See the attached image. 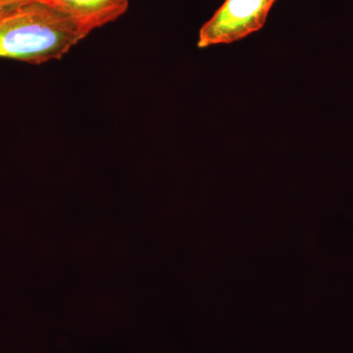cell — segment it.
Instances as JSON below:
<instances>
[{
	"mask_svg": "<svg viewBox=\"0 0 353 353\" xmlns=\"http://www.w3.org/2000/svg\"><path fill=\"white\" fill-rule=\"evenodd\" d=\"M75 21L41 1L0 7V58L41 64L87 38Z\"/></svg>",
	"mask_w": 353,
	"mask_h": 353,
	"instance_id": "1",
	"label": "cell"
},
{
	"mask_svg": "<svg viewBox=\"0 0 353 353\" xmlns=\"http://www.w3.org/2000/svg\"><path fill=\"white\" fill-rule=\"evenodd\" d=\"M276 0H225L203 26L197 46L206 48L230 44L259 32L266 23Z\"/></svg>",
	"mask_w": 353,
	"mask_h": 353,
	"instance_id": "2",
	"label": "cell"
},
{
	"mask_svg": "<svg viewBox=\"0 0 353 353\" xmlns=\"http://www.w3.org/2000/svg\"><path fill=\"white\" fill-rule=\"evenodd\" d=\"M68 16L90 34L124 15L129 0H39Z\"/></svg>",
	"mask_w": 353,
	"mask_h": 353,
	"instance_id": "3",
	"label": "cell"
},
{
	"mask_svg": "<svg viewBox=\"0 0 353 353\" xmlns=\"http://www.w3.org/2000/svg\"><path fill=\"white\" fill-rule=\"evenodd\" d=\"M39 1V0H0V7L13 6V4L24 3V2Z\"/></svg>",
	"mask_w": 353,
	"mask_h": 353,
	"instance_id": "4",
	"label": "cell"
}]
</instances>
